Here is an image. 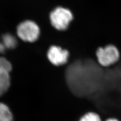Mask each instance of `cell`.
Wrapping results in <instances>:
<instances>
[{
  "instance_id": "cell-1",
  "label": "cell",
  "mask_w": 121,
  "mask_h": 121,
  "mask_svg": "<svg viewBox=\"0 0 121 121\" xmlns=\"http://www.w3.org/2000/svg\"><path fill=\"white\" fill-rule=\"evenodd\" d=\"M96 56L100 66L108 68L118 62L120 59V53L115 45L109 44L98 48L96 52Z\"/></svg>"
},
{
  "instance_id": "cell-2",
  "label": "cell",
  "mask_w": 121,
  "mask_h": 121,
  "mask_svg": "<svg viewBox=\"0 0 121 121\" xmlns=\"http://www.w3.org/2000/svg\"><path fill=\"white\" fill-rule=\"evenodd\" d=\"M73 19V15L68 9L58 7L50 14V21L52 26L59 31H64L69 27Z\"/></svg>"
},
{
  "instance_id": "cell-3",
  "label": "cell",
  "mask_w": 121,
  "mask_h": 121,
  "mask_svg": "<svg viewBox=\"0 0 121 121\" xmlns=\"http://www.w3.org/2000/svg\"><path fill=\"white\" fill-rule=\"evenodd\" d=\"M17 32L19 37L23 41L33 43L39 39L40 30L36 23L32 21L26 20L18 26Z\"/></svg>"
},
{
  "instance_id": "cell-4",
  "label": "cell",
  "mask_w": 121,
  "mask_h": 121,
  "mask_svg": "<svg viewBox=\"0 0 121 121\" xmlns=\"http://www.w3.org/2000/svg\"><path fill=\"white\" fill-rule=\"evenodd\" d=\"M47 58L52 65L60 67L65 65L68 62L70 52L68 50L57 45H52L49 47Z\"/></svg>"
},
{
  "instance_id": "cell-5",
  "label": "cell",
  "mask_w": 121,
  "mask_h": 121,
  "mask_svg": "<svg viewBox=\"0 0 121 121\" xmlns=\"http://www.w3.org/2000/svg\"><path fill=\"white\" fill-rule=\"evenodd\" d=\"M12 65L8 60L0 58V96L4 94L10 85V72Z\"/></svg>"
},
{
  "instance_id": "cell-6",
  "label": "cell",
  "mask_w": 121,
  "mask_h": 121,
  "mask_svg": "<svg viewBox=\"0 0 121 121\" xmlns=\"http://www.w3.org/2000/svg\"><path fill=\"white\" fill-rule=\"evenodd\" d=\"M12 112L8 106L3 103H0V121H13Z\"/></svg>"
},
{
  "instance_id": "cell-7",
  "label": "cell",
  "mask_w": 121,
  "mask_h": 121,
  "mask_svg": "<svg viewBox=\"0 0 121 121\" xmlns=\"http://www.w3.org/2000/svg\"><path fill=\"white\" fill-rule=\"evenodd\" d=\"M3 43L6 48H14L16 47L17 45V40L15 37L10 35L6 34L2 37Z\"/></svg>"
},
{
  "instance_id": "cell-8",
  "label": "cell",
  "mask_w": 121,
  "mask_h": 121,
  "mask_svg": "<svg viewBox=\"0 0 121 121\" xmlns=\"http://www.w3.org/2000/svg\"><path fill=\"white\" fill-rule=\"evenodd\" d=\"M78 121H103L99 115L98 113L89 112L83 115Z\"/></svg>"
},
{
  "instance_id": "cell-9",
  "label": "cell",
  "mask_w": 121,
  "mask_h": 121,
  "mask_svg": "<svg viewBox=\"0 0 121 121\" xmlns=\"http://www.w3.org/2000/svg\"><path fill=\"white\" fill-rule=\"evenodd\" d=\"M5 47L3 43H0V53H2L5 51Z\"/></svg>"
},
{
  "instance_id": "cell-10",
  "label": "cell",
  "mask_w": 121,
  "mask_h": 121,
  "mask_svg": "<svg viewBox=\"0 0 121 121\" xmlns=\"http://www.w3.org/2000/svg\"><path fill=\"white\" fill-rule=\"evenodd\" d=\"M104 121H120L118 119L115 118H109L107 119H106Z\"/></svg>"
}]
</instances>
